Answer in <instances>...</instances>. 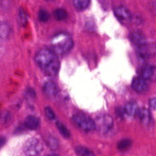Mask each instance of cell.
Instances as JSON below:
<instances>
[{"instance_id":"obj_22","label":"cell","mask_w":156,"mask_h":156,"mask_svg":"<svg viewBox=\"0 0 156 156\" xmlns=\"http://www.w3.org/2000/svg\"><path fill=\"white\" fill-rule=\"evenodd\" d=\"M44 112L46 113V115L49 119H54L55 118L54 113L50 107H45Z\"/></svg>"},{"instance_id":"obj_14","label":"cell","mask_w":156,"mask_h":156,"mask_svg":"<svg viewBox=\"0 0 156 156\" xmlns=\"http://www.w3.org/2000/svg\"><path fill=\"white\" fill-rule=\"evenodd\" d=\"M125 113L130 116H134L138 113V108L136 102L133 101H130L127 102L124 109Z\"/></svg>"},{"instance_id":"obj_1","label":"cell","mask_w":156,"mask_h":156,"mask_svg":"<svg viewBox=\"0 0 156 156\" xmlns=\"http://www.w3.org/2000/svg\"><path fill=\"white\" fill-rule=\"evenodd\" d=\"M35 61L40 69L49 76H55L59 70L58 58L52 49H40L35 55Z\"/></svg>"},{"instance_id":"obj_8","label":"cell","mask_w":156,"mask_h":156,"mask_svg":"<svg viewBox=\"0 0 156 156\" xmlns=\"http://www.w3.org/2000/svg\"><path fill=\"white\" fill-rule=\"evenodd\" d=\"M141 77L146 80H156V66H145L141 70Z\"/></svg>"},{"instance_id":"obj_10","label":"cell","mask_w":156,"mask_h":156,"mask_svg":"<svg viewBox=\"0 0 156 156\" xmlns=\"http://www.w3.org/2000/svg\"><path fill=\"white\" fill-rule=\"evenodd\" d=\"M114 13L116 16L120 20L126 21L130 18L131 13L130 11L123 6H118L114 9Z\"/></svg>"},{"instance_id":"obj_3","label":"cell","mask_w":156,"mask_h":156,"mask_svg":"<svg viewBox=\"0 0 156 156\" xmlns=\"http://www.w3.org/2000/svg\"><path fill=\"white\" fill-rule=\"evenodd\" d=\"M74 124L85 132H91L96 129L95 122L89 116L82 113H76L73 116Z\"/></svg>"},{"instance_id":"obj_23","label":"cell","mask_w":156,"mask_h":156,"mask_svg":"<svg viewBox=\"0 0 156 156\" xmlns=\"http://www.w3.org/2000/svg\"><path fill=\"white\" fill-rule=\"evenodd\" d=\"M19 17H20V20L21 21V23L22 24H23L26 21V14L24 13L23 10H20V12L19 13Z\"/></svg>"},{"instance_id":"obj_2","label":"cell","mask_w":156,"mask_h":156,"mask_svg":"<svg viewBox=\"0 0 156 156\" xmlns=\"http://www.w3.org/2000/svg\"><path fill=\"white\" fill-rule=\"evenodd\" d=\"M73 44L71 37L66 33H60L55 35L51 41L52 50L55 54H58L68 53L72 49Z\"/></svg>"},{"instance_id":"obj_4","label":"cell","mask_w":156,"mask_h":156,"mask_svg":"<svg viewBox=\"0 0 156 156\" xmlns=\"http://www.w3.org/2000/svg\"><path fill=\"white\" fill-rule=\"evenodd\" d=\"M23 149L27 156H38L43 151V144L38 139L30 138L25 142Z\"/></svg>"},{"instance_id":"obj_21","label":"cell","mask_w":156,"mask_h":156,"mask_svg":"<svg viewBox=\"0 0 156 156\" xmlns=\"http://www.w3.org/2000/svg\"><path fill=\"white\" fill-rule=\"evenodd\" d=\"M38 17L40 21L42 22H46L47 21L50 17L49 13L45 10H40L38 12Z\"/></svg>"},{"instance_id":"obj_7","label":"cell","mask_w":156,"mask_h":156,"mask_svg":"<svg viewBox=\"0 0 156 156\" xmlns=\"http://www.w3.org/2000/svg\"><path fill=\"white\" fill-rule=\"evenodd\" d=\"M142 77H136L133 79L132 87L136 92L143 93L148 90V84Z\"/></svg>"},{"instance_id":"obj_20","label":"cell","mask_w":156,"mask_h":156,"mask_svg":"<svg viewBox=\"0 0 156 156\" xmlns=\"http://www.w3.org/2000/svg\"><path fill=\"white\" fill-rule=\"evenodd\" d=\"M56 126L60 132V133L65 137H69L70 136V133L68 129L62 123L60 122H56Z\"/></svg>"},{"instance_id":"obj_9","label":"cell","mask_w":156,"mask_h":156,"mask_svg":"<svg viewBox=\"0 0 156 156\" xmlns=\"http://www.w3.org/2000/svg\"><path fill=\"white\" fill-rule=\"evenodd\" d=\"M130 39L132 43L138 47L146 43L144 35L140 30H135L132 32L130 35Z\"/></svg>"},{"instance_id":"obj_15","label":"cell","mask_w":156,"mask_h":156,"mask_svg":"<svg viewBox=\"0 0 156 156\" xmlns=\"http://www.w3.org/2000/svg\"><path fill=\"white\" fill-rule=\"evenodd\" d=\"M10 27L8 24L5 23H0V38H6L10 34Z\"/></svg>"},{"instance_id":"obj_12","label":"cell","mask_w":156,"mask_h":156,"mask_svg":"<svg viewBox=\"0 0 156 156\" xmlns=\"http://www.w3.org/2000/svg\"><path fill=\"white\" fill-rule=\"evenodd\" d=\"M26 127L31 130H35L39 127L40 125V120L38 118L34 116H28L24 121Z\"/></svg>"},{"instance_id":"obj_18","label":"cell","mask_w":156,"mask_h":156,"mask_svg":"<svg viewBox=\"0 0 156 156\" xmlns=\"http://www.w3.org/2000/svg\"><path fill=\"white\" fill-rule=\"evenodd\" d=\"M132 144V141L129 139L121 140L117 144L118 149L121 151L127 150Z\"/></svg>"},{"instance_id":"obj_13","label":"cell","mask_w":156,"mask_h":156,"mask_svg":"<svg viewBox=\"0 0 156 156\" xmlns=\"http://www.w3.org/2000/svg\"><path fill=\"white\" fill-rule=\"evenodd\" d=\"M138 114L143 124L147 126L151 123L152 118L151 113L147 109L144 108H141V110H139Z\"/></svg>"},{"instance_id":"obj_17","label":"cell","mask_w":156,"mask_h":156,"mask_svg":"<svg viewBox=\"0 0 156 156\" xmlns=\"http://www.w3.org/2000/svg\"><path fill=\"white\" fill-rule=\"evenodd\" d=\"M76 152L79 156H94L93 152L91 151L83 146L76 147Z\"/></svg>"},{"instance_id":"obj_25","label":"cell","mask_w":156,"mask_h":156,"mask_svg":"<svg viewBox=\"0 0 156 156\" xmlns=\"http://www.w3.org/2000/svg\"><path fill=\"white\" fill-rule=\"evenodd\" d=\"M8 112L5 114H2L0 115V122H4L5 121H7V119H8V118H7V117H8L9 115H7Z\"/></svg>"},{"instance_id":"obj_19","label":"cell","mask_w":156,"mask_h":156,"mask_svg":"<svg viewBox=\"0 0 156 156\" xmlns=\"http://www.w3.org/2000/svg\"><path fill=\"white\" fill-rule=\"evenodd\" d=\"M54 16L55 18L57 20H63L67 17V12L63 9H57L54 11Z\"/></svg>"},{"instance_id":"obj_11","label":"cell","mask_w":156,"mask_h":156,"mask_svg":"<svg viewBox=\"0 0 156 156\" xmlns=\"http://www.w3.org/2000/svg\"><path fill=\"white\" fill-rule=\"evenodd\" d=\"M43 91L46 95L49 97L55 96L58 91V89L55 83L51 81L47 82L43 86Z\"/></svg>"},{"instance_id":"obj_16","label":"cell","mask_w":156,"mask_h":156,"mask_svg":"<svg viewBox=\"0 0 156 156\" xmlns=\"http://www.w3.org/2000/svg\"><path fill=\"white\" fill-rule=\"evenodd\" d=\"M90 0H73L74 6L78 10L86 9L90 5Z\"/></svg>"},{"instance_id":"obj_26","label":"cell","mask_w":156,"mask_h":156,"mask_svg":"<svg viewBox=\"0 0 156 156\" xmlns=\"http://www.w3.org/2000/svg\"><path fill=\"white\" fill-rule=\"evenodd\" d=\"M5 138L4 137H0V148L5 144Z\"/></svg>"},{"instance_id":"obj_24","label":"cell","mask_w":156,"mask_h":156,"mask_svg":"<svg viewBox=\"0 0 156 156\" xmlns=\"http://www.w3.org/2000/svg\"><path fill=\"white\" fill-rule=\"evenodd\" d=\"M149 105L151 108L156 110V98H152L149 101Z\"/></svg>"},{"instance_id":"obj_5","label":"cell","mask_w":156,"mask_h":156,"mask_svg":"<svg viewBox=\"0 0 156 156\" xmlns=\"http://www.w3.org/2000/svg\"><path fill=\"white\" fill-rule=\"evenodd\" d=\"M94 122L96 129L103 133L107 132L113 126V119L110 116L107 115L98 118Z\"/></svg>"},{"instance_id":"obj_27","label":"cell","mask_w":156,"mask_h":156,"mask_svg":"<svg viewBox=\"0 0 156 156\" xmlns=\"http://www.w3.org/2000/svg\"><path fill=\"white\" fill-rule=\"evenodd\" d=\"M48 156H57V155H54V154H52V155H48Z\"/></svg>"},{"instance_id":"obj_28","label":"cell","mask_w":156,"mask_h":156,"mask_svg":"<svg viewBox=\"0 0 156 156\" xmlns=\"http://www.w3.org/2000/svg\"><path fill=\"white\" fill-rule=\"evenodd\" d=\"M46 1H51V0H46Z\"/></svg>"},{"instance_id":"obj_6","label":"cell","mask_w":156,"mask_h":156,"mask_svg":"<svg viewBox=\"0 0 156 156\" xmlns=\"http://www.w3.org/2000/svg\"><path fill=\"white\" fill-rule=\"evenodd\" d=\"M137 53L138 56L143 59L152 57L156 54V46L154 44L145 43L138 47Z\"/></svg>"}]
</instances>
